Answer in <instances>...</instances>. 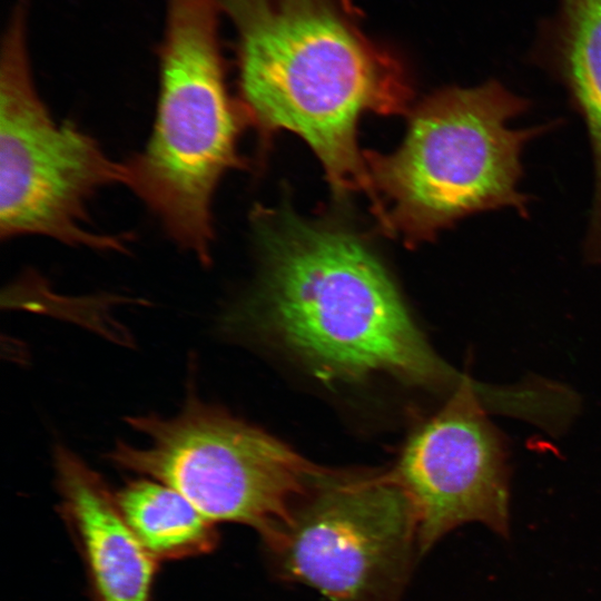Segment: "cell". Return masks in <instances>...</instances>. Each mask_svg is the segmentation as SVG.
Returning <instances> with one entry per match:
<instances>
[{"instance_id":"cell-7","label":"cell","mask_w":601,"mask_h":601,"mask_svg":"<svg viewBox=\"0 0 601 601\" xmlns=\"http://www.w3.org/2000/svg\"><path fill=\"white\" fill-rule=\"evenodd\" d=\"M263 541L278 577L331 601H401L421 555L414 509L390 472L324 470Z\"/></svg>"},{"instance_id":"cell-9","label":"cell","mask_w":601,"mask_h":601,"mask_svg":"<svg viewBox=\"0 0 601 601\" xmlns=\"http://www.w3.org/2000/svg\"><path fill=\"white\" fill-rule=\"evenodd\" d=\"M55 464L98 601H151L157 561L126 523L115 494L68 449L56 450Z\"/></svg>"},{"instance_id":"cell-2","label":"cell","mask_w":601,"mask_h":601,"mask_svg":"<svg viewBox=\"0 0 601 601\" xmlns=\"http://www.w3.org/2000/svg\"><path fill=\"white\" fill-rule=\"evenodd\" d=\"M237 36L243 106L265 132L285 129L319 158L334 191L373 188L356 129L397 114L411 92L400 63L362 32L349 0H217Z\"/></svg>"},{"instance_id":"cell-8","label":"cell","mask_w":601,"mask_h":601,"mask_svg":"<svg viewBox=\"0 0 601 601\" xmlns=\"http://www.w3.org/2000/svg\"><path fill=\"white\" fill-rule=\"evenodd\" d=\"M483 391L487 387L464 377L445 405L410 436L390 472L414 509L421 555L469 522L509 538L506 450L485 414Z\"/></svg>"},{"instance_id":"cell-10","label":"cell","mask_w":601,"mask_h":601,"mask_svg":"<svg viewBox=\"0 0 601 601\" xmlns=\"http://www.w3.org/2000/svg\"><path fill=\"white\" fill-rule=\"evenodd\" d=\"M128 526L156 560H177L210 551L215 524L174 487L150 477L130 481L115 493Z\"/></svg>"},{"instance_id":"cell-5","label":"cell","mask_w":601,"mask_h":601,"mask_svg":"<svg viewBox=\"0 0 601 601\" xmlns=\"http://www.w3.org/2000/svg\"><path fill=\"white\" fill-rule=\"evenodd\" d=\"M30 0H16L0 56V236H45L65 245L124 252L129 236L88 228V200L122 183V162L41 99L28 48Z\"/></svg>"},{"instance_id":"cell-1","label":"cell","mask_w":601,"mask_h":601,"mask_svg":"<svg viewBox=\"0 0 601 601\" xmlns=\"http://www.w3.org/2000/svg\"><path fill=\"white\" fill-rule=\"evenodd\" d=\"M263 280L254 309L319 380L377 375L425 388L459 384L413 322L388 273L354 234L257 210Z\"/></svg>"},{"instance_id":"cell-3","label":"cell","mask_w":601,"mask_h":601,"mask_svg":"<svg viewBox=\"0 0 601 601\" xmlns=\"http://www.w3.org/2000/svg\"><path fill=\"white\" fill-rule=\"evenodd\" d=\"M526 108L495 80L421 101L397 150L364 156L383 227L412 242L480 211L513 208L525 216L522 152L545 129L512 126Z\"/></svg>"},{"instance_id":"cell-11","label":"cell","mask_w":601,"mask_h":601,"mask_svg":"<svg viewBox=\"0 0 601 601\" xmlns=\"http://www.w3.org/2000/svg\"><path fill=\"white\" fill-rule=\"evenodd\" d=\"M560 65L590 137L594 193L587 239L601 247V0L577 10L560 31Z\"/></svg>"},{"instance_id":"cell-6","label":"cell","mask_w":601,"mask_h":601,"mask_svg":"<svg viewBox=\"0 0 601 601\" xmlns=\"http://www.w3.org/2000/svg\"><path fill=\"white\" fill-rule=\"evenodd\" d=\"M126 420L146 442L117 443L108 453L114 464L174 487L213 524H244L262 539L324 470L196 395L174 416Z\"/></svg>"},{"instance_id":"cell-4","label":"cell","mask_w":601,"mask_h":601,"mask_svg":"<svg viewBox=\"0 0 601 601\" xmlns=\"http://www.w3.org/2000/svg\"><path fill=\"white\" fill-rule=\"evenodd\" d=\"M155 122L144 149L122 162V185L167 235L210 263L213 199L240 164L239 120L228 95L217 0H165Z\"/></svg>"}]
</instances>
